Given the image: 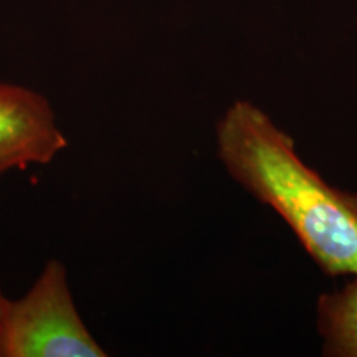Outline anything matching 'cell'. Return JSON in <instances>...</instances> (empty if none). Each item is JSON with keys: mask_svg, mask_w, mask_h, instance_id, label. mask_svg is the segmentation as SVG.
I'll return each mask as SVG.
<instances>
[{"mask_svg": "<svg viewBox=\"0 0 357 357\" xmlns=\"http://www.w3.org/2000/svg\"><path fill=\"white\" fill-rule=\"evenodd\" d=\"M230 176L278 212L328 275L357 276V195L328 185L296 155L293 139L248 101L217 124Z\"/></svg>", "mask_w": 357, "mask_h": 357, "instance_id": "obj_1", "label": "cell"}, {"mask_svg": "<svg viewBox=\"0 0 357 357\" xmlns=\"http://www.w3.org/2000/svg\"><path fill=\"white\" fill-rule=\"evenodd\" d=\"M79 314L63 261L48 258L0 316V357H106Z\"/></svg>", "mask_w": 357, "mask_h": 357, "instance_id": "obj_2", "label": "cell"}, {"mask_svg": "<svg viewBox=\"0 0 357 357\" xmlns=\"http://www.w3.org/2000/svg\"><path fill=\"white\" fill-rule=\"evenodd\" d=\"M68 147L50 100L24 84L0 83V178L48 166Z\"/></svg>", "mask_w": 357, "mask_h": 357, "instance_id": "obj_3", "label": "cell"}, {"mask_svg": "<svg viewBox=\"0 0 357 357\" xmlns=\"http://www.w3.org/2000/svg\"><path fill=\"white\" fill-rule=\"evenodd\" d=\"M318 324L324 337V354L357 357V276L354 283L321 296Z\"/></svg>", "mask_w": 357, "mask_h": 357, "instance_id": "obj_4", "label": "cell"}, {"mask_svg": "<svg viewBox=\"0 0 357 357\" xmlns=\"http://www.w3.org/2000/svg\"><path fill=\"white\" fill-rule=\"evenodd\" d=\"M7 301H8V296L6 294V291H3V288H2V281H0V316H2L3 310H6Z\"/></svg>", "mask_w": 357, "mask_h": 357, "instance_id": "obj_5", "label": "cell"}]
</instances>
